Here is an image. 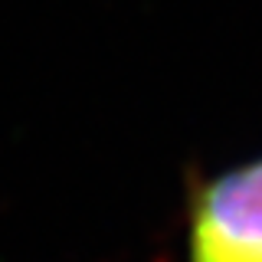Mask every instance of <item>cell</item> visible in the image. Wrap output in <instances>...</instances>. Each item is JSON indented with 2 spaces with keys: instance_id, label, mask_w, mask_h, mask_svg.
Wrapping results in <instances>:
<instances>
[{
  "instance_id": "1",
  "label": "cell",
  "mask_w": 262,
  "mask_h": 262,
  "mask_svg": "<svg viewBox=\"0 0 262 262\" xmlns=\"http://www.w3.org/2000/svg\"><path fill=\"white\" fill-rule=\"evenodd\" d=\"M190 262H262V154L196 187L187 213Z\"/></svg>"
}]
</instances>
